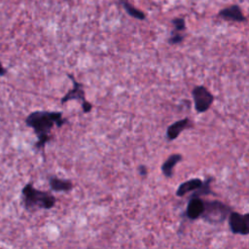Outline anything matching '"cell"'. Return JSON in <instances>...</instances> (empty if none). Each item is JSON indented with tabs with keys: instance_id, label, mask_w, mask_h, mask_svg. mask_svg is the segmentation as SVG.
<instances>
[{
	"instance_id": "1",
	"label": "cell",
	"mask_w": 249,
	"mask_h": 249,
	"mask_svg": "<svg viewBox=\"0 0 249 249\" xmlns=\"http://www.w3.org/2000/svg\"><path fill=\"white\" fill-rule=\"evenodd\" d=\"M24 122L27 126L34 130L38 139L35 148L39 150L52 140L51 130L53 126L61 127L67 123V119L59 111H34L25 118Z\"/></svg>"
},
{
	"instance_id": "2",
	"label": "cell",
	"mask_w": 249,
	"mask_h": 249,
	"mask_svg": "<svg viewBox=\"0 0 249 249\" xmlns=\"http://www.w3.org/2000/svg\"><path fill=\"white\" fill-rule=\"evenodd\" d=\"M23 206L27 210L52 209L54 207L56 198L49 192L36 189L31 182L27 183L21 190Z\"/></svg>"
},
{
	"instance_id": "3",
	"label": "cell",
	"mask_w": 249,
	"mask_h": 249,
	"mask_svg": "<svg viewBox=\"0 0 249 249\" xmlns=\"http://www.w3.org/2000/svg\"><path fill=\"white\" fill-rule=\"evenodd\" d=\"M231 212V207L220 200H204V210L200 218L206 223L218 225L223 223Z\"/></svg>"
},
{
	"instance_id": "4",
	"label": "cell",
	"mask_w": 249,
	"mask_h": 249,
	"mask_svg": "<svg viewBox=\"0 0 249 249\" xmlns=\"http://www.w3.org/2000/svg\"><path fill=\"white\" fill-rule=\"evenodd\" d=\"M191 93L197 113L206 112L214 102V95L204 86H196Z\"/></svg>"
},
{
	"instance_id": "5",
	"label": "cell",
	"mask_w": 249,
	"mask_h": 249,
	"mask_svg": "<svg viewBox=\"0 0 249 249\" xmlns=\"http://www.w3.org/2000/svg\"><path fill=\"white\" fill-rule=\"evenodd\" d=\"M230 230L234 234L247 235L249 234V212L240 214L235 211H231L229 215Z\"/></svg>"
},
{
	"instance_id": "6",
	"label": "cell",
	"mask_w": 249,
	"mask_h": 249,
	"mask_svg": "<svg viewBox=\"0 0 249 249\" xmlns=\"http://www.w3.org/2000/svg\"><path fill=\"white\" fill-rule=\"evenodd\" d=\"M68 78L72 81L73 88L69 89L60 99V103L64 104L70 100H79L82 102V105L85 104L88 100L86 99V93L84 90V86L83 84L79 83L78 81L75 80L74 76L72 74H67Z\"/></svg>"
},
{
	"instance_id": "7",
	"label": "cell",
	"mask_w": 249,
	"mask_h": 249,
	"mask_svg": "<svg viewBox=\"0 0 249 249\" xmlns=\"http://www.w3.org/2000/svg\"><path fill=\"white\" fill-rule=\"evenodd\" d=\"M217 17L229 22H245L247 20L241 8L237 4H233L220 10Z\"/></svg>"
},
{
	"instance_id": "8",
	"label": "cell",
	"mask_w": 249,
	"mask_h": 249,
	"mask_svg": "<svg viewBox=\"0 0 249 249\" xmlns=\"http://www.w3.org/2000/svg\"><path fill=\"white\" fill-rule=\"evenodd\" d=\"M191 126H192V122L189 118H184L179 121H176L173 124H171L169 126H167L165 137L168 141L175 140L183 130Z\"/></svg>"
},
{
	"instance_id": "9",
	"label": "cell",
	"mask_w": 249,
	"mask_h": 249,
	"mask_svg": "<svg viewBox=\"0 0 249 249\" xmlns=\"http://www.w3.org/2000/svg\"><path fill=\"white\" fill-rule=\"evenodd\" d=\"M204 210V200L200 197H191L188 200L186 208V216L191 220L200 218Z\"/></svg>"
},
{
	"instance_id": "10",
	"label": "cell",
	"mask_w": 249,
	"mask_h": 249,
	"mask_svg": "<svg viewBox=\"0 0 249 249\" xmlns=\"http://www.w3.org/2000/svg\"><path fill=\"white\" fill-rule=\"evenodd\" d=\"M183 160V156L181 154H172L170 155L161 164V172L166 178H171L173 176L174 167L178 162H180Z\"/></svg>"
},
{
	"instance_id": "11",
	"label": "cell",
	"mask_w": 249,
	"mask_h": 249,
	"mask_svg": "<svg viewBox=\"0 0 249 249\" xmlns=\"http://www.w3.org/2000/svg\"><path fill=\"white\" fill-rule=\"evenodd\" d=\"M202 182L203 181L199 178H192V179H189V180L181 183L176 191V196L181 197L189 193L196 191V189H198L201 186Z\"/></svg>"
},
{
	"instance_id": "12",
	"label": "cell",
	"mask_w": 249,
	"mask_h": 249,
	"mask_svg": "<svg viewBox=\"0 0 249 249\" xmlns=\"http://www.w3.org/2000/svg\"><path fill=\"white\" fill-rule=\"evenodd\" d=\"M49 185H50V188L52 189V191L63 192V193L70 192L74 187L71 180L60 179L55 176L49 177Z\"/></svg>"
},
{
	"instance_id": "13",
	"label": "cell",
	"mask_w": 249,
	"mask_h": 249,
	"mask_svg": "<svg viewBox=\"0 0 249 249\" xmlns=\"http://www.w3.org/2000/svg\"><path fill=\"white\" fill-rule=\"evenodd\" d=\"M122 7L124 8V10L125 11V13L133 18H136V19H139V20H144L146 18V15L144 12H142L141 10L137 9L136 7H134L128 0H119Z\"/></svg>"
},
{
	"instance_id": "14",
	"label": "cell",
	"mask_w": 249,
	"mask_h": 249,
	"mask_svg": "<svg viewBox=\"0 0 249 249\" xmlns=\"http://www.w3.org/2000/svg\"><path fill=\"white\" fill-rule=\"evenodd\" d=\"M212 180H213V177L206 178L202 182L201 186L198 189H196V191L193 192V194L191 195V196L189 198H191V197H200L201 196H207V195L212 194L211 188H210V184H211Z\"/></svg>"
},
{
	"instance_id": "15",
	"label": "cell",
	"mask_w": 249,
	"mask_h": 249,
	"mask_svg": "<svg viewBox=\"0 0 249 249\" xmlns=\"http://www.w3.org/2000/svg\"><path fill=\"white\" fill-rule=\"evenodd\" d=\"M184 38H185V35L183 33L175 31V30L172 29L171 34H170L169 38L167 39V43L170 46H175V45H178V44L182 43Z\"/></svg>"
},
{
	"instance_id": "16",
	"label": "cell",
	"mask_w": 249,
	"mask_h": 249,
	"mask_svg": "<svg viewBox=\"0 0 249 249\" xmlns=\"http://www.w3.org/2000/svg\"><path fill=\"white\" fill-rule=\"evenodd\" d=\"M171 23L173 25V30H175V31L182 32V31L186 30V21H185V18L184 17L174 18L171 20Z\"/></svg>"
},
{
	"instance_id": "17",
	"label": "cell",
	"mask_w": 249,
	"mask_h": 249,
	"mask_svg": "<svg viewBox=\"0 0 249 249\" xmlns=\"http://www.w3.org/2000/svg\"><path fill=\"white\" fill-rule=\"evenodd\" d=\"M138 172L141 176H146L147 173H148V170H147V167L145 165H140L138 167Z\"/></svg>"
},
{
	"instance_id": "18",
	"label": "cell",
	"mask_w": 249,
	"mask_h": 249,
	"mask_svg": "<svg viewBox=\"0 0 249 249\" xmlns=\"http://www.w3.org/2000/svg\"><path fill=\"white\" fill-rule=\"evenodd\" d=\"M6 74H7V69L3 66L2 62L0 61V77H1V76H5Z\"/></svg>"
}]
</instances>
